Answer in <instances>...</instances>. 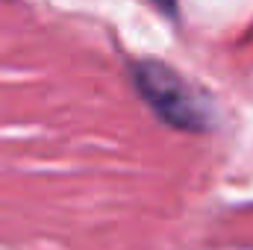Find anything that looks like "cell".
<instances>
[{
	"instance_id": "2",
	"label": "cell",
	"mask_w": 253,
	"mask_h": 250,
	"mask_svg": "<svg viewBox=\"0 0 253 250\" xmlns=\"http://www.w3.org/2000/svg\"><path fill=\"white\" fill-rule=\"evenodd\" d=\"M153 3H156L159 9H165V12H174V9H177V0H153Z\"/></svg>"
},
{
	"instance_id": "1",
	"label": "cell",
	"mask_w": 253,
	"mask_h": 250,
	"mask_svg": "<svg viewBox=\"0 0 253 250\" xmlns=\"http://www.w3.org/2000/svg\"><path fill=\"white\" fill-rule=\"evenodd\" d=\"M132 83L135 91L144 97V103L177 129L200 132L209 126V109L200 100V94L168 65L156 59H141L132 65Z\"/></svg>"
}]
</instances>
